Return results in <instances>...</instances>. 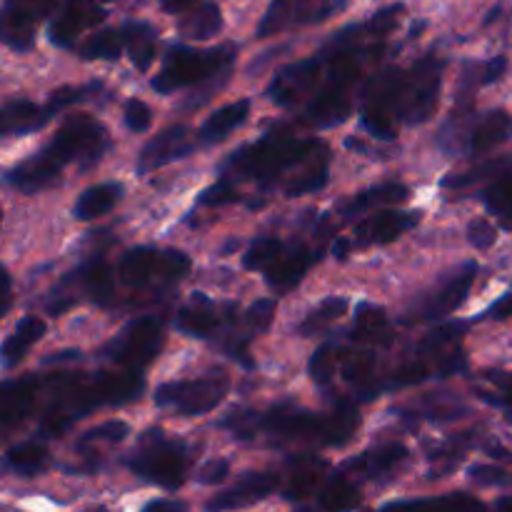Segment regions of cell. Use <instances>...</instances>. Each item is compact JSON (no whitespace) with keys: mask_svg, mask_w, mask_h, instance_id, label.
<instances>
[{"mask_svg":"<svg viewBox=\"0 0 512 512\" xmlns=\"http://www.w3.org/2000/svg\"><path fill=\"white\" fill-rule=\"evenodd\" d=\"M445 63L425 55L413 68H385L365 83L360 125L375 138L393 140L400 125H423L435 115Z\"/></svg>","mask_w":512,"mask_h":512,"instance_id":"obj_1","label":"cell"},{"mask_svg":"<svg viewBox=\"0 0 512 512\" xmlns=\"http://www.w3.org/2000/svg\"><path fill=\"white\" fill-rule=\"evenodd\" d=\"M48 383L55 393L40 418L38 433L43 438H58L95 408H118L138 400L145 390V375L143 370L120 368V373H98L90 378L75 373L50 375Z\"/></svg>","mask_w":512,"mask_h":512,"instance_id":"obj_2","label":"cell"},{"mask_svg":"<svg viewBox=\"0 0 512 512\" xmlns=\"http://www.w3.org/2000/svg\"><path fill=\"white\" fill-rule=\"evenodd\" d=\"M328 158V145L320 138H295V135H268L255 143L233 150L220 165L223 178L258 180L270 185L288 170Z\"/></svg>","mask_w":512,"mask_h":512,"instance_id":"obj_3","label":"cell"},{"mask_svg":"<svg viewBox=\"0 0 512 512\" xmlns=\"http://www.w3.org/2000/svg\"><path fill=\"white\" fill-rule=\"evenodd\" d=\"M358 410L353 403H340L333 413H310L295 405H273L255 415V430L280 443H315L340 448L358 433Z\"/></svg>","mask_w":512,"mask_h":512,"instance_id":"obj_4","label":"cell"},{"mask_svg":"<svg viewBox=\"0 0 512 512\" xmlns=\"http://www.w3.org/2000/svg\"><path fill=\"white\" fill-rule=\"evenodd\" d=\"M238 58V45L225 43L215 48L195 50L188 45H170L165 53L160 73L150 80L155 93L170 95L183 88H198L210 80H228Z\"/></svg>","mask_w":512,"mask_h":512,"instance_id":"obj_5","label":"cell"},{"mask_svg":"<svg viewBox=\"0 0 512 512\" xmlns=\"http://www.w3.org/2000/svg\"><path fill=\"white\" fill-rule=\"evenodd\" d=\"M463 330V323H450L433 330L420 343L418 353L395 370L393 378L385 383V390L410 388V385L425 383L430 378H445V375H455L468 368V360H465L463 348H460Z\"/></svg>","mask_w":512,"mask_h":512,"instance_id":"obj_6","label":"cell"},{"mask_svg":"<svg viewBox=\"0 0 512 512\" xmlns=\"http://www.w3.org/2000/svg\"><path fill=\"white\" fill-rule=\"evenodd\" d=\"M125 465L145 483L175 493L188 478L190 453L183 440L168 438L165 430L150 428L140 435L138 445L125 460Z\"/></svg>","mask_w":512,"mask_h":512,"instance_id":"obj_7","label":"cell"},{"mask_svg":"<svg viewBox=\"0 0 512 512\" xmlns=\"http://www.w3.org/2000/svg\"><path fill=\"white\" fill-rule=\"evenodd\" d=\"M190 268L193 263L183 250H155L140 245V248H130L120 258L118 278L128 288H148V285L168 288L188 278Z\"/></svg>","mask_w":512,"mask_h":512,"instance_id":"obj_8","label":"cell"},{"mask_svg":"<svg viewBox=\"0 0 512 512\" xmlns=\"http://www.w3.org/2000/svg\"><path fill=\"white\" fill-rule=\"evenodd\" d=\"M108 145V130L93 115L80 113L70 115L43 150L60 168L70 163H78L80 168H93L95 163H100Z\"/></svg>","mask_w":512,"mask_h":512,"instance_id":"obj_9","label":"cell"},{"mask_svg":"<svg viewBox=\"0 0 512 512\" xmlns=\"http://www.w3.org/2000/svg\"><path fill=\"white\" fill-rule=\"evenodd\" d=\"M230 380L223 370H210L203 378L173 380L155 388V405L170 410L173 415H185V418H198L208 415L223 403L228 395Z\"/></svg>","mask_w":512,"mask_h":512,"instance_id":"obj_10","label":"cell"},{"mask_svg":"<svg viewBox=\"0 0 512 512\" xmlns=\"http://www.w3.org/2000/svg\"><path fill=\"white\" fill-rule=\"evenodd\" d=\"M163 343L165 333L160 320L145 315V318H138L130 325H125V328L100 350V358L110 360V363L120 365V368L143 370L145 365H150L158 358Z\"/></svg>","mask_w":512,"mask_h":512,"instance_id":"obj_11","label":"cell"},{"mask_svg":"<svg viewBox=\"0 0 512 512\" xmlns=\"http://www.w3.org/2000/svg\"><path fill=\"white\" fill-rule=\"evenodd\" d=\"M335 8L338 5L333 0H270L258 23V38H273L288 30L318 25L328 20Z\"/></svg>","mask_w":512,"mask_h":512,"instance_id":"obj_12","label":"cell"},{"mask_svg":"<svg viewBox=\"0 0 512 512\" xmlns=\"http://www.w3.org/2000/svg\"><path fill=\"white\" fill-rule=\"evenodd\" d=\"M323 75H325V65L323 60H320V55L315 53L313 58L298 60V63L280 70V73L273 78V83L268 85L265 95H268L278 108H295L305 95L315 93V90L320 88Z\"/></svg>","mask_w":512,"mask_h":512,"instance_id":"obj_13","label":"cell"},{"mask_svg":"<svg viewBox=\"0 0 512 512\" xmlns=\"http://www.w3.org/2000/svg\"><path fill=\"white\" fill-rule=\"evenodd\" d=\"M58 0H5L3 5V40L8 48L25 53L35 45V25L43 20Z\"/></svg>","mask_w":512,"mask_h":512,"instance_id":"obj_14","label":"cell"},{"mask_svg":"<svg viewBox=\"0 0 512 512\" xmlns=\"http://www.w3.org/2000/svg\"><path fill=\"white\" fill-rule=\"evenodd\" d=\"M105 18L100 0H63L48 28L50 43L58 48H73L83 30L95 28Z\"/></svg>","mask_w":512,"mask_h":512,"instance_id":"obj_15","label":"cell"},{"mask_svg":"<svg viewBox=\"0 0 512 512\" xmlns=\"http://www.w3.org/2000/svg\"><path fill=\"white\" fill-rule=\"evenodd\" d=\"M223 310H225V305L213 303L208 295L193 293L190 295L188 303L180 308L178 320H175V323H178L180 333L190 335V338L210 340V338H215V335H220V330H223L225 325L235 318V313H233L235 305H230L228 313H223Z\"/></svg>","mask_w":512,"mask_h":512,"instance_id":"obj_16","label":"cell"},{"mask_svg":"<svg viewBox=\"0 0 512 512\" xmlns=\"http://www.w3.org/2000/svg\"><path fill=\"white\" fill-rule=\"evenodd\" d=\"M198 138H190V130L183 128V125H173V128L163 130V133L155 135L153 140L140 148L138 153V163H135V170L138 175H148L153 170L163 168V165L175 163L180 158H188L190 153L195 150Z\"/></svg>","mask_w":512,"mask_h":512,"instance_id":"obj_17","label":"cell"},{"mask_svg":"<svg viewBox=\"0 0 512 512\" xmlns=\"http://www.w3.org/2000/svg\"><path fill=\"white\" fill-rule=\"evenodd\" d=\"M475 275H478V265L475 263H465L460 265L458 270H453V275H448V278L428 295V300H425L423 308L418 310L415 318L440 320L445 318V315L455 313V310L468 300L470 288H473L475 283Z\"/></svg>","mask_w":512,"mask_h":512,"instance_id":"obj_18","label":"cell"},{"mask_svg":"<svg viewBox=\"0 0 512 512\" xmlns=\"http://www.w3.org/2000/svg\"><path fill=\"white\" fill-rule=\"evenodd\" d=\"M420 223V210H385L360 220L355 228L353 245L358 248H375V245H388L398 240L400 235L413 230Z\"/></svg>","mask_w":512,"mask_h":512,"instance_id":"obj_19","label":"cell"},{"mask_svg":"<svg viewBox=\"0 0 512 512\" xmlns=\"http://www.w3.org/2000/svg\"><path fill=\"white\" fill-rule=\"evenodd\" d=\"M280 488V475L268 473V470H250L235 485H230L228 490L215 495L213 500L205 503L208 510H238V508H250V505L260 503V500L270 498V495L278 493Z\"/></svg>","mask_w":512,"mask_h":512,"instance_id":"obj_20","label":"cell"},{"mask_svg":"<svg viewBox=\"0 0 512 512\" xmlns=\"http://www.w3.org/2000/svg\"><path fill=\"white\" fill-rule=\"evenodd\" d=\"M40 385L43 383H40L38 375L5 380L3 388H0V428H3V433H10L28 418L40 393Z\"/></svg>","mask_w":512,"mask_h":512,"instance_id":"obj_21","label":"cell"},{"mask_svg":"<svg viewBox=\"0 0 512 512\" xmlns=\"http://www.w3.org/2000/svg\"><path fill=\"white\" fill-rule=\"evenodd\" d=\"M128 435H130V425L123 423V420H108V423L85 430V433L80 435L78 443H75V450H78V455L83 458L80 470H85V473L98 470L100 463H103V455L108 453L110 448L123 443Z\"/></svg>","mask_w":512,"mask_h":512,"instance_id":"obj_22","label":"cell"},{"mask_svg":"<svg viewBox=\"0 0 512 512\" xmlns=\"http://www.w3.org/2000/svg\"><path fill=\"white\" fill-rule=\"evenodd\" d=\"M60 173H63V168L45 150H38L30 158L15 163L5 173V183L20 193H40L43 188H50L60 178Z\"/></svg>","mask_w":512,"mask_h":512,"instance_id":"obj_23","label":"cell"},{"mask_svg":"<svg viewBox=\"0 0 512 512\" xmlns=\"http://www.w3.org/2000/svg\"><path fill=\"white\" fill-rule=\"evenodd\" d=\"M318 258H323V253H313V250H308L305 245L285 248L283 253H280V258L265 270V280H268V285L275 293H290V290L308 275V270L313 268V263Z\"/></svg>","mask_w":512,"mask_h":512,"instance_id":"obj_24","label":"cell"},{"mask_svg":"<svg viewBox=\"0 0 512 512\" xmlns=\"http://www.w3.org/2000/svg\"><path fill=\"white\" fill-rule=\"evenodd\" d=\"M0 130H3L5 138L10 135H30L35 130L43 128L50 118H55L53 110L48 108V103L38 105L33 100H25V98H13L3 105L0 110Z\"/></svg>","mask_w":512,"mask_h":512,"instance_id":"obj_25","label":"cell"},{"mask_svg":"<svg viewBox=\"0 0 512 512\" xmlns=\"http://www.w3.org/2000/svg\"><path fill=\"white\" fill-rule=\"evenodd\" d=\"M408 460V448L400 443H385L375 445L368 453H363L360 458H353L345 463V473H358L368 480H380L385 475L395 473L400 465Z\"/></svg>","mask_w":512,"mask_h":512,"instance_id":"obj_26","label":"cell"},{"mask_svg":"<svg viewBox=\"0 0 512 512\" xmlns=\"http://www.w3.org/2000/svg\"><path fill=\"white\" fill-rule=\"evenodd\" d=\"M512 135V115L508 110H490L485 113L478 123L470 128L468 143H465V153L468 155H485L493 148L503 145Z\"/></svg>","mask_w":512,"mask_h":512,"instance_id":"obj_27","label":"cell"},{"mask_svg":"<svg viewBox=\"0 0 512 512\" xmlns=\"http://www.w3.org/2000/svg\"><path fill=\"white\" fill-rule=\"evenodd\" d=\"M248 115H250V100L248 98L235 100V103H230V105H223V108H218L215 113H210L208 118H205V123L200 125L198 143L203 145V148L223 143V140L228 138L233 130H238L240 125L248 120Z\"/></svg>","mask_w":512,"mask_h":512,"instance_id":"obj_28","label":"cell"},{"mask_svg":"<svg viewBox=\"0 0 512 512\" xmlns=\"http://www.w3.org/2000/svg\"><path fill=\"white\" fill-rule=\"evenodd\" d=\"M408 198H410L408 185H400V183L373 185V188L360 190L355 198H350L348 203L340 205V213H343V218H355V215L360 213H370V210L390 208V205L405 203Z\"/></svg>","mask_w":512,"mask_h":512,"instance_id":"obj_29","label":"cell"},{"mask_svg":"<svg viewBox=\"0 0 512 512\" xmlns=\"http://www.w3.org/2000/svg\"><path fill=\"white\" fill-rule=\"evenodd\" d=\"M123 33L125 53H128L130 63L140 73H145L155 63V58H158V33L145 20H128V23H123Z\"/></svg>","mask_w":512,"mask_h":512,"instance_id":"obj_30","label":"cell"},{"mask_svg":"<svg viewBox=\"0 0 512 512\" xmlns=\"http://www.w3.org/2000/svg\"><path fill=\"white\" fill-rule=\"evenodd\" d=\"M123 198V185L120 183H98L90 185L80 193V198L75 200L73 205V215L83 223L88 220H98L103 215H108L115 205L120 203Z\"/></svg>","mask_w":512,"mask_h":512,"instance_id":"obj_31","label":"cell"},{"mask_svg":"<svg viewBox=\"0 0 512 512\" xmlns=\"http://www.w3.org/2000/svg\"><path fill=\"white\" fill-rule=\"evenodd\" d=\"M43 335H45V323L38 318V315H25L23 320H18L15 330L5 338L3 350H0V355H3V368L5 370L15 368V365L30 353V348H33Z\"/></svg>","mask_w":512,"mask_h":512,"instance_id":"obj_32","label":"cell"},{"mask_svg":"<svg viewBox=\"0 0 512 512\" xmlns=\"http://www.w3.org/2000/svg\"><path fill=\"white\" fill-rule=\"evenodd\" d=\"M223 30V10L215 3H200L193 5L185 15L178 20V33L190 40H210Z\"/></svg>","mask_w":512,"mask_h":512,"instance_id":"obj_33","label":"cell"},{"mask_svg":"<svg viewBox=\"0 0 512 512\" xmlns=\"http://www.w3.org/2000/svg\"><path fill=\"white\" fill-rule=\"evenodd\" d=\"M5 468L20 478H35L50 468V453L38 440L10 445L8 453H5Z\"/></svg>","mask_w":512,"mask_h":512,"instance_id":"obj_34","label":"cell"},{"mask_svg":"<svg viewBox=\"0 0 512 512\" xmlns=\"http://www.w3.org/2000/svg\"><path fill=\"white\" fill-rule=\"evenodd\" d=\"M353 338L365 345H388L390 340H393V333H390V323L385 310L370 303L360 305L358 318H355Z\"/></svg>","mask_w":512,"mask_h":512,"instance_id":"obj_35","label":"cell"},{"mask_svg":"<svg viewBox=\"0 0 512 512\" xmlns=\"http://www.w3.org/2000/svg\"><path fill=\"white\" fill-rule=\"evenodd\" d=\"M320 470H325V463L320 458H313V455L300 458L298 463H295L293 473H290L288 488H285V498L305 500L308 495L320 493V488L325 485L323 473H320Z\"/></svg>","mask_w":512,"mask_h":512,"instance_id":"obj_36","label":"cell"},{"mask_svg":"<svg viewBox=\"0 0 512 512\" xmlns=\"http://www.w3.org/2000/svg\"><path fill=\"white\" fill-rule=\"evenodd\" d=\"M80 283L83 290L88 293V298L98 305H108L113 300L115 293V275L110 273V265L105 263V258H93L78 270Z\"/></svg>","mask_w":512,"mask_h":512,"instance_id":"obj_37","label":"cell"},{"mask_svg":"<svg viewBox=\"0 0 512 512\" xmlns=\"http://www.w3.org/2000/svg\"><path fill=\"white\" fill-rule=\"evenodd\" d=\"M360 503H363L360 490L355 488L353 480L345 475V470L325 480V485L318 493V505L323 510H353L360 508Z\"/></svg>","mask_w":512,"mask_h":512,"instance_id":"obj_38","label":"cell"},{"mask_svg":"<svg viewBox=\"0 0 512 512\" xmlns=\"http://www.w3.org/2000/svg\"><path fill=\"white\" fill-rule=\"evenodd\" d=\"M512 173V158H498V160H490V163L478 165V168H470L468 173H453L443 180V188L445 190H465V188H473V185L480 183H495L498 178L503 175Z\"/></svg>","mask_w":512,"mask_h":512,"instance_id":"obj_39","label":"cell"},{"mask_svg":"<svg viewBox=\"0 0 512 512\" xmlns=\"http://www.w3.org/2000/svg\"><path fill=\"white\" fill-rule=\"evenodd\" d=\"M348 298H340V295H330L323 303L315 305L308 315H305L303 323L298 325V333L305 335V338H313V335L325 333L333 323H338L340 318L348 310Z\"/></svg>","mask_w":512,"mask_h":512,"instance_id":"obj_40","label":"cell"},{"mask_svg":"<svg viewBox=\"0 0 512 512\" xmlns=\"http://www.w3.org/2000/svg\"><path fill=\"white\" fill-rule=\"evenodd\" d=\"M125 53V33L123 25L118 28H103L90 35L80 45V58L83 60H118Z\"/></svg>","mask_w":512,"mask_h":512,"instance_id":"obj_41","label":"cell"},{"mask_svg":"<svg viewBox=\"0 0 512 512\" xmlns=\"http://www.w3.org/2000/svg\"><path fill=\"white\" fill-rule=\"evenodd\" d=\"M483 205L500 220L505 230H512V173L485 185Z\"/></svg>","mask_w":512,"mask_h":512,"instance_id":"obj_42","label":"cell"},{"mask_svg":"<svg viewBox=\"0 0 512 512\" xmlns=\"http://www.w3.org/2000/svg\"><path fill=\"white\" fill-rule=\"evenodd\" d=\"M505 70H508V58L505 55H495V58L485 60V63H468L463 73V93L498 83V80L505 78Z\"/></svg>","mask_w":512,"mask_h":512,"instance_id":"obj_43","label":"cell"},{"mask_svg":"<svg viewBox=\"0 0 512 512\" xmlns=\"http://www.w3.org/2000/svg\"><path fill=\"white\" fill-rule=\"evenodd\" d=\"M328 158L313 160L310 165H305V173H300L298 178L290 180L288 188H285V195L288 198H298V195H310L318 193L328 185Z\"/></svg>","mask_w":512,"mask_h":512,"instance_id":"obj_44","label":"cell"},{"mask_svg":"<svg viewBox=\"0 0 512 512\" xmlns=\"http://www.w3.org/2000/svg\"><path fill=\"white\" fill-rule=\"evenodd\" d=\"M485 383L490 385V390L478 393L480 398L488 400L490 405H498V408L505 413V418L512 423V373L493 370V373L485 375Z\"/></svg>","mask_w":512,"mask_h":512,"instance_id":"obj_45","label":"cell"},{"mask_svg":"<svg viewBox=\"0 0 512 512\" xmlns=\"http://www.w3.org/2000/svg\"><path fill=\"white\" fill-rule=\"evenodd\" d=\"M283 250H285V243L280 238H273V235H268V238H258L253 245H250L248 253H245L243 265L248 270H268L270 265L280 258Z\"/></svg>","mask_w":512,"mask_h":512,"instance_id":"obj_46","label":"cell"},{"mask_svg":"<svg viewBox=\"0 0 512 512\" xmlns=\"http://www.w3.org/2000/svg\"><path fill=\"white\" fill-rule=\"evenodd\" d=\"M338 343H325L315 350L313 360H310V375L318 385L328 388L338 375Z\"/></svg>","mask_w":512,"mask_h":512,"instance_id":"obj_47","label":"cell"},{"mask_svg":"<svg viewBox=\"0 0 512 512\" xmlns=\"http://www.w3.org/2000/svg\"><path fill=\"white\" fill-rule=\"evenodd\" d=\"M238 200L240 193L230 178H220L218 183L208 185V188L198 195L200 208H223V205L238 203Z\"/></svg>","mask_w":512,"mask_h":512,"instance_id":"obj_48","label":"cell"},{"mask_svg":"<svg viewBox=\"0 0 512 512\" xmlns=\"http://www.w3.org/2000/svg\"><path fill=\"white\" fill-rule=\"evenodd\" d=\"M468 478L483 488H510L512 470L503 465H470Z\"/></svg>","mask_w":512,"mask_h":512,"instance_id":"obj_49","label":"cell"},{"mask_svg":"<svg viewBox=\"0 0 512 512\" xmlns=\"http://www.w3.org/2000/svg\"><path fill=\"white\" fill-rule=\"evenodd\" d=\"M123 120L133 133H145L153 125V110L140 98H130L123 108Z\"/></svg>","mask_w":512,"mask_h":512,"instance_id":"obj_50","label":"cell"},{"mask_svg":"<svg viewBox=\"0 0 512 512\" xmlns=\"http://www.w3.org/2000/svg\"><path fill=\"white\" fill-rule=\"evenodd\" d=\"M273 318H275V300L260 298L255 300V303L248 308V313H245V325H248L253 333H265V330L270 328V323H273Z\"/></svg>","mask_w":512,"mask_h":512,"instance_id":"obj_51","label":"cell"},{"mask_svg":"<svg viewBox=\"0 0 512 512\" xmlns=\"http://www.w3.org/2000/svg\"><path fill=\"white\" fill-rule=\"evenodd\" d=\"M468 240L473 248L490 250L495 245V240H498V228H495V225H490L485 218H475V220H470V225H468Z\"/></svg>","mask_w":512,"mask_h":512,"instance_id":"obj_52","label":"cell"},{"mask_svg":"<svg viewBox=\"0 0 512 512\" xmlns=\"http://www.w3.org/2000/svg\"><path fill=\"white\" fill-rule=\"evenodd\" d=\"M228 475H230L228 460H208L205 465H200V470L195 478H198L200 485H210V488H213V485L223 483Z\"/></svg>","mask_w":512,"mask_h":512,"instance_id":"obj_53","label":"cell"},{"mask_svg":"<svg viewBox=\"0 0 512 512\" xmlns=\"http://www.w3.org/2000/svg\"><path fill=\"white\" fill-rule=\"evenodd\" d=\"M435 503H443V505H458V508H483V500L475 498L470 493H450L443 495V498H433Z\"/></svg>","mask_w":512,"mask_h":512,"instance_id":"obj_54","label":"cell"},{"mask_svg":"<svg viewBox=\"0 0 512 512\" xmlns=\"http://www.w3.org/2000/svg\"><path fill=\"white\" fill-rule=\"evenodd\" d=\"M488 318H495V320H508L512 318V293L503 295L500 300H495L493 305L488 308Z\"/></svg>","mask_w":512,"mask_h":512,"instance_id":"obj_55","label":"cell"},{"mask_svg":"<svg viewBox=\"0 0 512 512\" xmlns=\"http://www.w3.org/2000/svg\"><path fill=\"white\" fill-rule=\"evenodd\" d=\"M160 8L165 10V13L175 15V13H185V10H190L195 5V0H158Z\"/></svg>","mask_w":512,"mask_h":512,"instance_id":"obj_56","label":"cell"},{"mask_svg":"<svg viewBox=\"0 0 512 512\" xmlns=\"http://www.w3.org/2000/svg\"><path fill=\"white\" fill-rule=\"evenodd\" d=\"M145 510H188V505L183 503V500H153V503L145 505Z\"/></svg>","mask_w":512,"mask_h":512,"instance_id":"obj_57","label":"cell"},{"mask_svg":"<svg viewBox=\"0 0 512 512\" xmlns=\"http://www.w3.org/2000/svg\"><path fill=\"white\" fill-rule=\"evenodd\" d=\"M3 280H5V288H3V313H8V310H10V300H13V278H10L8 270H5V273H3Z\"/></svg>","mask_w":512,"mask_h":512,"instance_id":"obj_58","label":"cell"},{"mask_svg":"<svg viewBox=\"0 0 512 512\" xmlns=\"http://www.w3.org/2000/svg\"><path fill=\"white\" fill-rule=\"evenodd\" d=\"M333 250H335V255H338L340 260H345V258H348V250H350V240H348V238H340V240H335Z\"/></svg>","mask_w":512,"mask_h":512,"instance_id":"obj_59","label":"cell"},{"mask_svg":"<svg viewBox=\"0 0 512 512\" xmlns=\"http://www.w3.org/2000/svg\"><path fill=\"white\" fill-rule=\"evenodd\" d=\"M495 508H500V510H512V495H510V498H500L498 503H495Z\"/></svg>","mask_w":512,"mask_h":512,"instance_id":"obj_60","label":"cell"},{"mask_svg":"<svg viewBox=\"0 0 512 512\" xmlns=\"http://www.w3.org/2000/svg\"><path fill=\"white\" fill-rule=\"evenodd\" d=\"M100 3H110V0H100Z\"/></svg>","mask_w":512,"mask_h":512,"instance_id":"obj_61","label":"cell"}]
</instances>
